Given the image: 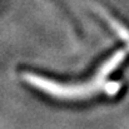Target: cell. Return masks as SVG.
Masks as SVG:
<instances>
[{"instance_id":"7a4b0ae2","label":"cell","mask_w":129,"mask_h":129,"mask_svg":"<svg viewBox=\"0 0 129 129\" xmlns=\"http://www.w3.org/2000/svg\"><path fill=\"white\" fill-rule=\"evenodd\" d=\"M98 10L102 13L103 18H104V19H105V20L109 23V25H110V26L114 29V31H115V33H117V34H118V35H119V37H120V38H122V39L125 42V43L128 44V46H129V30H128V29H127L125 26H123V25H122L118 20H115L113 16H110V15H109L107 11H104L103 9L98 8Z\"/></svg>"},{"instance_id":"6da1fadb","label":"cell","mask_w":129,"mask_h":129,"mask_svg":"<svg viewBox=\"0 0 129 129\" xmlns=\"http://www.w3.org/2000/svg\"><path fill=\"white\" fill-rule=\"evenodd\" d=\"M125 58V51L124 50H119L117 51L113 56H110L96 72L95 78L93 79V82L90 84L85 85H77V86H69V85H63L59 84L54 80L46 79L43 77L35 75V74H26L25 75V80L31 84L33 86L42 89L44 91H46L48 94L53 95V96H58V98H85L89 95H93L96 90H99V88L103 85V80L105 79V77L112 73Z\"/></svg>"}]
</instances>
